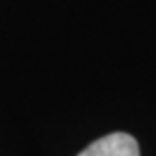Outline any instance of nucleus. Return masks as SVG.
<instances>
[{"mask_svg":"<svg viewBox=\"0 0 156 156\" xmlns=\"http://www.w3.org/2000/svg\"><path fill=\"white\" fill-rule=\"evenodd\" d=\"M79 156H139V145L130 133L115 132L90 143Z\"/></svg>","mask_w":156,"mask_h":156,"instance_id":"obj_1","label":"nucleus"}]
</instances>
